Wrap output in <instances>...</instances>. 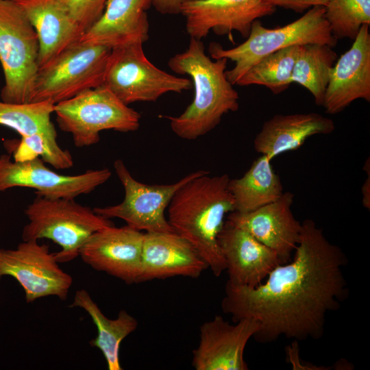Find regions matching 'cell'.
Returning <instances> with one entry per match:
<instances>
[{
    "label": "cell",
    "instance_id": "obj_18",
    "mask_svg": "<svg viewBox=\"0 0 370 370\" xmlns=\"http://www.w3.org/2000/svg\"><path fill=\"white\" fill-rule=\"evenodd\" d=\"M218 242L226 262L227 282L231 284L256 286L277 266L284 264L275 251L227 220L219 234Z\"/></svg>",
    "mask_w": 370,
    "mask_h": 370
},
{
    "label": "cell",
    "instance_id": "obj_19",
    "mask_svg": "<svg viewBox=\"0 0 370 370\" xmlns=\"http://www.w3.org/2000/svg\"><path fill=\"white\" fill-rule=\"evenodd\" d=\"M208 269L193 245L175 232H145L138 283L175 276L197 278Z\"/></svg>",
    "mask_w": 370,
    "mask_h": 370
},
{
    "label": "cell",
    "instance_id": "obj_9",
    "mask_svg": "<svg viewBox=\"0 0 370 370\" xmlns=\"http://www.w3.org/2000/svg\"><path fill=\"white\" fill-rule=\"evenodd\" d=\"M140 42L112 49L103 85L123 103L156 101L167 92L193 88L191 80L169 74L151 62Z\"/></svg>",
    "mask_w": 370,
    "mask_h": 370
},
{
    "label": "cell",
    "instance_id": "obj_2",
    "mask_svg": "<svg viewBox=\"0 0 370 370\" xmlns=\"http://www.w3.org/2000/svg\"><path fill=\"white\" fill-rule=\"evenodd\" d=\"M230 180L227 174L210 176L201 170L177 190L168 206L174 232L193 245L216 277L226 270L218 236L225 216L234 211Z\"/></svg>",
    "mask_w": 370,
    "mask_h": 370
},
{
    "label": "cell",
    "instance_id": "obj_20",
    "mask_svg": "<svg viewBox=\"0 0 370 370\" xmlns=\"http://www.w3.org/2000/svg\"><path fill=\"white\" fill-rule=\"evenodd\" d=\"M36 30L40 45L39 69L80 40L84 32L71 16L66 0H12Z\"/></svg>",
    "mask_w": 370,
    "mask_h": 370
},
{
    "label": "cell",
    "instance_id": "obj_7",
    "mask_svg": "<svg viewBox=\"0 0 370 370\" xmlns=\"http://www.w3.org/2000/svg\"><path fill=\"white\" fill-rule=\"evenodd\" d=\"M53 112L59 127L71 134L77 147L97 143L103 130L136 131L141 118L103 84L55 104Z\"/></svg>",
    "mask_w": 370,
    "mask_h": 370
},
{
    "label": "cell",
    "instance_id": "obj_8",
    "mask_svg": "<svg viewBox=\"0 0 370 370\" xmlns=\"http://www.w3.org/2000/svg\"><path fill=\"white\" fill-rule=\"evenodd\" d=\"M112 49L78 41L39 69L32 102L53 104L103 84Z\"/></svg>",
    "mask_w": 370,
    "mask_h": 370
},
{
    "label": "cell",
    "instance_id": "obj_13",
    "mask_svg": "<svg viewBox=\"0 0 370 370\" xmlns=\"http://www.w3.org/2000/svg\"><path fill=\"white\" fill-rule=\"evenodd\" d=\"M275 12V7L263 0H193L180 9L190 38L201 40L212 31L231 41L232 31L246 38L255 20Z\"/></svg>",
    "mask_w": 370,
    "mask_h": 370
},
{
    "label": "cell",
    "instance_id": "obj_14",
    "mask_svg": "<svg viewBox=\"0 0 370 370\" xmlns=\"http://www.w3.org/2000/svg\"><path fill=\"white\" fill-rule=\"evenodd\" d=\"M145 232L128 225H114L92 234L82 246L79 256L93 269L127 284L138 283Z\"/></svg>",
    "mask_w": 370,
    "mask_h": 370
},
{
    "label": "cell",
    "instance_id": "obj_10",
    "mask_svg": "<svg viewBox=\"0 0 370 370\" xmlns=\"http://www.w3.org/2000/svg\"><path fill=\"white\" fill-rule=\"evenodd\" d=\"M116 174L125 192L121 203L95 207L94 211L106 219L118 218L127 225L145 232H172L165 210L177 190L201 170L192 172L171 184H147L133 177L123 161L114 162Z\"/></svg>",
    "mask_w": 370,
    "mask_h": 370
},
{
    "label": "cell",
    "instance_id": "obj_16",
    "mask_svg": "<svg viewBox=\"0 0 370 370\" xmlns=\"http://www.w3.org/2000/svg\"><path fill=\"white\" fill-rule=\"evenodd\" d=\"M293 198L292 193L284 192L276 201L253 211H233L226 220L275 251L286 263L297 245L301 230V223L293 214Z\"/></svg>",
    "mask_w": 370,
    "mask_h": 370
},
{
    "label": "cell",
    "instance_id": "obj_30",
    "mask_svg": "<svg viewBox=\"0 0 370 370\" xmlns=\"http://www.w3.org/2000/svg\"><path fill=\"white\" fill-rule=\"evenodd\" d=\"M108 0H66L69 11L85 32L101 16Z\"/></svg>",
    "mask_w": 370,
    "mask_h": 370
},
{
    "label": "cell",
    "instance_id": "obj_32",
    "mask_svg": "<svg viewBox=\"0 0 370 370\" xmlns=\"http://www.w3.org/2000/svg\"><path fill=\"white\" fill-rule=\"evenodd\" d=\"M193 0H153L152 5L162 14H180L182 5Z\"/></svg>",
    "mask_w": 370,
    "mask_h": 370
},
{
    "label": "cell",
    "instance_id": "obj_21",
    "mask_svg": "<svg viewBox=\"0 0 370 370\" xmlns=\"http://www.w3.org/2000/svg\"><path fill=\"white\" fill-rule=\"evenodd\" d=\"M153 0H108L100 18L80 41L113 49L149 38L147 11Z\"/></svg>",
    "mask_w": 370,
    "mask_h": 370
},
{
    "label": "cell",
    "instance_id": "obj_4",
    "mask_svg": "<svg viewBox=\"0 0 370 370\" xmlns=\"http://www.w3.org/2000/svg\"><path fill=\"white\" fill-rule=\"evenodd\" d=\"M324 6H314L301 17L283 27L269 29L255 20L246 40L225 49L217 42H211L208 51L214 60L226 58L234 66L226 71L229 82L235 85L238 80L264 56L282 49L305 44H325L334 47L337 40L333 36L325 16Z\"/></svg>",
    "mask_w": 370,
    "mask_h": 370
},
{
    "label": "cell",
    "instance_id": "obj_31",
    "mask_svg": "<svg viewBox=\"0 0 370 370\" xmlns=\"http://www.w3.org/2000/svg\"><path fill=\"white\" fill-rule=\"evenodd\" d=\"M274 6H280L295 12H302L314 6H325L328 0H263Z\"/></svg>",
    "mask_w": 370,
    "mask_h": 370
},
{
    "label": "cell",
    "instance_id": "obj_33",
    "mask_svg": "<svg viewBox=\"0 0 370 370\" xmlns=\"http://www.w3.org/2000/svg\"><path fill=\"white\" fill-rule=\"evenodd\" d=\"M364 170L368 172V177L365 180L363 185L362 186V204L365 208L369 210L370 208V164L369 158L367 160L364 167Z\"/></svg>",
    "mask_w": 370,
    "mask_h": 370
},
{
    "label": "cell",
    "instance_id": "obj_27",
    "mask_svg": "<svg viewBox=\"0 0 370 370\" xmlns=\"http://www.w3.org/2000/svg\"><path fill=\"white\" fill-rule=\"evenodd\" d=\"M53 103L45 101L27 103L0 101V125L15 130L21 137L56 131L51 121Z\"/></svg>",
    "mask_w": 370,
    "mask_h": 370
},
{
    "label": "cell",
    "instance_id": "obj_28",
    "mask_svg": "<svg viewBox=\"0 0 370 370\" xmlns=\"http://www.w3.org/2000/svg\"><path fill=\"white\" fill-rule=\"evenodd\" d=\"M325 9V18L336 40H354L362 25H370V0H328Z\"/></svg>",
    "mask_w": 370,
    "mask_h": 370
},
{
    "label": "cell",
    "instance_id": "obj_5",
    "mask_svg": "<svg viewBox=\"0 0 370 370\" xmlns=\"http://www.w3.org/2000/svg\"><path fill=\"white\" fill-rule=\"evenodd\" d=\"M28 223L22 240L47 238L61 249L55 253L58 263L70 262L79 256L86 240L97 231L114 225L88 206L71 199H50L36 195L25 210Z\"/></svg>",
    "mask_w": 370,
    "mask_h": 370
},
{
    "label": "cell",
    "instance_id": "obj_26",
    "mask_svg": "<svg viewBox=\"0 0 370 370\" xmlns=\"http://www.w3.org/2000/svg\"><path fill=\"white\" fill-rule=\"evenodd\" d=\"M299 47V45L290 46L264 56L253 65L235 85H261L274 94L286 90L292 83V72Z\"/></svg>",
    "mask_w": 370,
    "mask_h": 370
},
{
    "label": "cell",
    "instance_id": "obj_24",
    "mask_svg": "<svg viewBox=\"0 0 370 370\" xmlns=\"http://www.w3.org/2000/svg\"><path fill=\"white\" fill-rule=\"evenodd\" d=\"M265 155L256 159L244 175L229 181L234 211L247 212L278 199L283 194L280 176Z\"/></svg>",
    "mask_w": 370,
    "mask_h": 370
},
{
    "label": "cell",
    "instance_id": "obj_23",
    "mask_svg": "<svg viewBox=\"0 0 370 370\" xmlns=\"http://www.w3.org/2000/svg\"><path fill=\"white\" fill-rule=\"evenodd\" d=\"M69 307L80 308L88 313L97 330L96 337L89 341L90 345L102 353L108 370H122L121 344L136 330L137 319L125 310H120L115 319L107 317L85 289L75 292Z\"/></svg>",
    "mask_w": 370,
    "mask_h": 370
},
{
    "label": "cell",
    "instance_id": "obj_22",
    "mask_svg": "<svg viewBox=\"0 0 370 370\" xmlns=\"http://www.w3.org/2000/svg\"><path fill=\"white\" fill-rule=\"evenodd\" d=\"M334 130L331 119L317 112L275 114L263 123L254 146L258 153L271 160L299 149L312 136L329 134Z\"/></svg>",
    "mask_w": 370,
    "mask_h": 370
},
{
    "label": "cell",
    "instance_id": "obj_25",
    "mask_svg": "<svg viewBox=\"0 0 370 370\" xmlns=\"http://www.w3.org/2000/svg\"><path fill=\"white\" fill-rule=\"evenodd\" d=\"M332 48L325 44L299 45L292 72V83L296 82L306 88L318 106L323 104L332 71L338 58Z\"/></svg>",
    "mask_w": 370,
    "mask_h": 370
},
{
    "label": "cell",
    "instance_id": "obj_15",
    "mask_svg": "<svg viewBox=\"0 0 370 370\" xmlns=\"http://www.w3.org/2000/svg\"><path fill=\"white\" fill-rule=\"evenodd\" d=\"M260 328L251 319L230 324L220 315L204 322L199 328V344L193 352L192 366L196 370H247L245 349Z\"/></svg>",
    "mask_w": 370,
    "mask_h": 370
},
{
    "label": "cell",
    "instance_id": "obj_17",
    "mask_svg": "<svg viewBox=\"0 0 370 370\" xmlns=\"http://www.w3.org/2000/svg\"><path fill=\"white\" fill-rule=\"evenodd\" d=\"M364 24L352 47L337 58L322 106L330 114L344 110L359 99L370 101V33Z\"/></svg>",
    "mask_w": 370,
    "mask_h": 370
},
{
    "label": "cell",
    "instance_id": "obj_6",
    "mask_svg": "<svg viewBox=\"0 0 370 370\" xmlns=\"http://www.w3.org/2000/svg\"><path fill=\"white\" fill-rule=\"evenodd\" d=\"M37 33L12 0H0V62L5 77L1 101L32 102L39 71Z\"/></svg>",
    "mask_w": 370,
    "mask_h": 370
},
{
    "label": "cell",
    "instance_id": "obj_29",
    "mask_svg": "<svg viewBox=\"0 0 370 370\" xmlns=\"http://www.w3.org/2000/svg\"><path fill=\"white\" fill-rule=\"evenodd\" d=\"M37 157L58 169H69L73 165L70 152L62 149L57 143L56 130L21 137L14 152V160L24 161Z\"/></svg>",
    "mask_w": 370,
    "mask_h": 370
},
{
    "label": "cell",
    "instance_id": "obj_3",
    "mask_svg": "<svg viewBox=\"0 0 370 370\" xmlns=\"http://www.w3.org/2000/svg\"><path fill=\"white\" fill-rule=\"evenodd\" d=\"M226 58L212 61L201 40L190 38L188 48L171 58L169 67L191 78L192 103L177 116H164L180 138L195 140L215 128L223 115L238 109L239 96L226 76Z\"/></svg>",
    "mask_w": 370,
    "mask_h": 370
},
{
    "label": "cell",
    "instance_id": "obj_11",
    "mask_svg": "<svg viewBox=\"0 0 370 370\" xmlns=\"http://www.w3.org/2000/svg\"><path fill=\"white\" fill-rule=\"evenodd\" d=\"M5 276L15 279L28 304L49 296L66 299L73 278L63 271L55 253L36 240L23 241L15 249L0 248V282Z\"/></svg>",
    "mask_w": 370,
    "mask_h": 370
},
{
    "label": "cell",
    "instance_id": "obj_1",
    "mask_svg": "<svg viewBox=\"0 0 370 370\" xmlns=\"http://www.w3.org/2000/svg\"><path fill=\"white\" fill-rule=\"evenodd\" d=\"M347 263L340 247L330 242L313 220L306 219L292 260L277 266L256 286L227 282L222 310L234 322H258L260 328L254 337L262 343L280 336L318 340L328 314L348 296L343 273Z\"/></svg>",
    "mask_w": 370,
    "mask_h": 370
},
{
    "label": "cell",
    "instance_id": "obj_12",
    "mask_svg": "<svg viewBox=\"0 0 370 370\" xmlns=\"http://www.w3.org/2000/svg\"><path fill=\"white\" fill-rule=\"evenodd\" d=\"M106 168L87 170L83 173L67 175L47 167L39 157L12 161L10 156H0V192L14 187L34 189L35 193L50 199H71L88 194L111 177Z\"/></svg>",
    "mask_w": 370,
    "mask_h": 370
}]
</instances>
